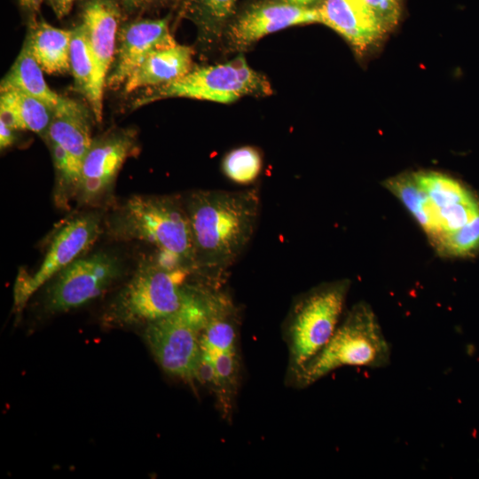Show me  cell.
<instances>
[{"label": "cell", "instance_id": "1", "mask_svg": "<svg viewBox=\"0 0 479 479\" xmlns=\"http://www.w3.org/2000/svg\"><path fill=\"white\" fill-rule=\"evenodd\" d=\"M197 267L230 264L251 240L260 210L256 190H198L185 200Z\"/></svg>", "mask_w": 479, "mask_h": 479}, {"label": "cell", "instance_id": "2", "mask_svg": "<svg viewBox=\"0 0 479 479\" xmlns=\"http://www.w3.org/2000/svg\"><path fill=\"white\" fill-rule=\"evenodd\" d=\"M111 232L121 240L146 242L156 259L171 267H197L191 223L185 201L174 196L133 195L112 219Z\"/></svg>", "mask_w": 479, "mask_h": 479}, {"label": "cell", "instance_id": "3", "mask_svg": "<svg viewBox=\"0 0 479 479\" xmlns=\"http://www.w3.org/2000/svg\"><path fill=\"white\" fill-rule=\"evenodd\" d=\"M391 348L378 318L367 302L353 305L340 322L328 343L295 376L308 387L345 365L372 369L387 367Z\"/></svg>", "mask_w": 479, "mask_h": 479}, {"label": "cell", "instance_id": "4", "mask_svg": "<svg viewBox=\"0 0 479 479\" xmlns=\"http://www.w3.org/2000/svg\"><path fill=\"white\" fill-rule=\"evenodd\" d=\"M189 272L157 259L142 264L111 302L106 319L119 326H146L177 312L193 290L185 287Z\"/></svg>", "mask_w": 479, "mask_h": 479}, {"label": "cell", "instance_id": "5", "mask_svg": "<svg viewBox=\"0 0 479 479\" xmlns=\"http://www.w3.org/2000/svg\"><path fill=\"white\" fill-rule=\"evenodd\" d=\"M208 318V293L193 289L177 312L145 326V341L166 373L188 381L196 380L200 335Z\"/></svg>", "mask_w": 479, "mask_h": 479}, {"label": "cell", "instance_id": "6", "mask_svg": "<svg viewBox=\"0 0 479 479\" xmlns=\"http://www.w3.org/2000/svg\"><path fill=\"white\" fill-rule=\"evenodd\" d=\"M272 90L267 78L254 70L242 56L222 64L192 69L183 77L142 95L136 107L167 98H187L232 103L245 96H268Z\"/></svg>", "mask_w": 479, "mask_h": 479}, {"label": "cell", "instance_id": "7", "mask_svg": "<svg viewBox=\"0 0 479 479\" xmlns=\"http://www.w3.org/2000/svg\"><path fill=\"white\" fill-rule=\"evenodd\" d=\"M349 279L324 283L295 304L289 326L291 370L296 375L328 343L341 322Z\"/></svg>", "mask_w": 479, "mask_h": 479}, {"label": "cell", "instance_id": "8", "mask_svg": "<svg viewBox=\"0 0 479 479\" xmlns=\"http://www.w3.org/2000/svg\"><path fill=\"white\" fill-rule=\"evenodd\" d=\"M100 232L101 216L98 212L81 214L66 222L54 234L37 269L19 272L13 289L16 313L22 311L42 286L89 250Z\"/></svg>", "mask_w": 479, "mask_h": 479}, {"label": "cell", "instance_id": "9", "mask_svg": "<svg viewBox=\"0 0 479 479\" xmlns=\"http://www.w3.org/2000/svg\"><path fill=\"white\" fill-rule=\"evenodd\" d=\"M121 272V261L110 253L75 259L53 278L45 297L46 310L60 313L89 302L102 294Z\"/></svg>", "mask_w": 479, "mask_h": 479}, {"label": "cell", "instance_id": "10", "mask_svg": "<svg viewBox=\"0 0 479 479\" xmlns=\"http://www.w3.org/2000/svg\"><path fill=\"white\" fill-rule=\"evenodd\" d=\"M121 11L114 0H89L82 12L92 59V78L87 98L97 122L103 116V96L109 70L114 63Z\"/></svg>", "mask_w": 479, "mask_h": 479}, {"label": "cell", "instance_id": "11", "mask_svg": "<svg viewBox=\"0 0 479 479\" xmlns=\"http://www.w3.org/2000/svg\"><path fill=\"white\" fill-rule=\"evenodd\" d=\"M135 148L136 134L131 130L111 131L93 139L82 161L77 202L90 205L102 200Z\"/></svg>", "mask_w": 479, "mask_h": 479}, {"label": "cell", "instance_id": "12", "mask_svg": "<svg viewBox=\"0 0 479 479\" xmlns=\"http://www.w3.org/2000/svg\"><path fill=\"white\" fill-rule=\"evenodd\" d=\"M319 21L317 6H302L283 1L252 5L227 29L232 46L244 49L265 35L281 29Z\"/></svg>", "mask_w": 479, "mask_h": 479}, {"label": "cell", "instance_id": "13", "mask_svg": "<svg viewBox=\"0 0 479 479\" xmlns=\"http://www.w3.org/2000/svg\"><path fill=\"white\" fill-rule=\"evenodd\" d=\"M167 19L139 20L123 25L118 32V46L106 85L116 89L152 52L176 44Z\"/></svg>", "mask_w": 479, "mask_h": 479}, {"label": "cell", "instance_id": "14", "mask_svg": "<svg viewBox=\"0 0 479 479\" xmlns=\"http://www.w3.org/2000/svg\"><path fill=\"white\" fill-rule=\"evenodd\" d=\"M317 10L319 23L337 32L358 52L368 51L388 33L365 0H322Z\"/></svg>", "mask_w": 479, "mask_h": 479}, {"label": "cell", "instance_id": "15", "mask_svg": "<svg viewBox=\"0 0 479 479\" xmlns=\"http://www.w3.org/2000/svg\"><path fill=\"white\" fill-rule=\"evenodd\" d=\"M193 51L191 47L176 43L148 55L124 82V90L170 83L192 70Z\"/></svg>", "mask_w": 479, "mask_h": 479}, {"label": "cell", "instance_id": "16", "mask_svg": "<svg viewBox=\"0 0 479 479\" xmlns=\"http://www.w3.org/2000/svg\"><path fill=\"white\" fill-rule=\"evenodd\" d=\"M43 71L31 55L26 43L1 82L0 89L21 90L44 103L52 113L72 110L79 102L54 91L46 82Z\"/></svg>", "mask_w": 479, "mask_h": 479}, {"label": "cell", "instance_id": "17", "mask_svg": "<svg viewBox=\"0 0 479 479\" xmlns=\"http://www.w3.org/2000/svg\"><path fill=\"white\" fill-rule=\"evenodd\" d=\"M43 138L48 146L59 149L73 163L82 168L93 140L88 109L81 104L72 110L54 113Z\"/></svg>", "mask_w": 479, "mask_h": 479}, {"label": "cell", "instance_id": "18", "mask_svg": "<svg viewBox=\"0 0 479 479\" xmlns=\"http://www.w3.org/2000/svg\"><path fill=\"white\" fill-rule=\"evenodd\" d=\"M72 29L55 27L44 20H31L24 43L47 74L70 72Z\"/></svg>", "mask_w": 479, "mask_h": 479}, {"label": "cell", "instance_id": "19", "mask_svg": "<svg viewBox=\"0 0 479 479\" xmlns=\"http://www.w3.org/2000/svg\"><path fill=\"white\" fill-rule=\"evenodd\" d=\"M53 113L39 99L15 89H2L0 121L15 130H27L43 137Z\"/></svg>", "mask_w": 479, "mask_h": 479}, {"label": "cell", "instance_id": "20", "mask_svg": "<svg viewBox=\"0 0 479 479\" xmlns=\"http://www.w3.org/2000/svg\"><path fill=\"white\" fill-rule=\"evenodd\" d=\"M417 221L432 240L441 233L437 210L415 178L414 173H404L383 183Z\"/></svg>", "mask_w": 479, "mask_h": 479}, {"label": "cell", "instance_id": "21", "mask_svg": "<svg viewBox=\"0 0 479 479\" xmlns=\"http://www.w3.org/2000/svg\"><path fill=\"white\" fill-rule=\"evenodd\" d=\"M236 0H185L183 12L197 27L201 42L218 39L230 20Z\"/></svg>", "mask_w": 479, "mask_h": 479}, {"label": "cell", "instance_id": "22", "mask_svg": "<svg viewBox=\"0 0 479 479\" xmlns=\"http://www.w3.org/2000/svg\"><path fill=\"white\" fill-rule=\"evenodd\" d=\"M414 176L436 210L476 198L463 184L445 174L420 171Z\"/></svg>", "mask_w": 479, "mask_h": 479}, {"label": "cell", "instance_id": "23", "mask_svg": "<svg viewBox=\"0 0 479 479\" xmlns=\"http://www.w3.org/2000/svg\"><path fill=\"white\" fill-rule=\"evenodd\" d=\"M69 61L75 90L87 99L93 66L86 30L82 22L72 29Z\"/></svg>", "mask_w": 479, "mask_h": 479}, {"label": "cell", "instance_id": "24", "mask_svg": "<svg viewBox=\"0 0 479 479\" xmlns=\"http://www.w3.org/2000/svg\"><path fill=\"white\" fill-rule=\"evenodd\" d=\"M440 255L467 257L479 253V213L457 231L443 233L431 240Z\"/></svg>", "mask_w": 479, "mask_h": 479}, {"label": "cell", "instance_id": "25", "mask_svg": "<svg viewBox=\"0 0 479 479\" xmlns=\"http://www.w3.org/2000/svg\"><path fill=\"white\" fill-rule=\"evenodd\" d=\"M262 156L253 146H241L229 152L224 158L222 169L232 182L247 185L254 182L262 169Z\"/></svg>", "mask_w": 479, "mask_h": 479}, {"label": "cell", "instance_id": "26", "mask_svg": "<svg viewBox=\"0 0 479 479\" xmlns=\"http://www.w3.org/2000/svg\"><path fill=\"white\" fill-rule=\"evenodd\" d=\"M478 213L479 200L477 198L439 208L437 217L441 230L440 235L459 230Z\"/></svg>", "mask_w": 479, "mask_h": 479}, {"label": "cell", "instance_id": "27", "mask_svg": "<svg viewBox=\"0 0 479 479\" xmlns=\"http://www.w3.org/2000/svg\"><path fill=\"white\" fill-rule=\"evenodd\" d=\"M387 32L398 23L402 12V0H365Z\"/></svg>", "mask_w": 479, "mask_h": 479}, {"label": "cell", "instance_id": "28", "mask_svg": "<svg viewBox=\"0 0 479 479\" xmlns=\"http://www.w3.org/2000/svg\"><path fill=\"white\" fill-rule=\"evenodd\" d=\"M52 8L54 13L59 19H62L71 10L73 4L76 0H47ZM130 5H137L144 2L143 0H122Z\"/></svg>", "mask_w": 479, "mask_h": 479}, {"label": "cell", "instance_id": "29", "mask_svg": "<svg viewBox=\"0 0 479 479\" xmlns=\"http://www.w3.org/2000/svg\"><path fill=\"white\" fill-rule=\"evenodd\" d=\"M15 131V130L0 121V146L2 150L10 147L14 144L16 141Z\"/></svg>", "mask_w": 479, "mask_h": 479}, {"label": "cell", "instance_id": "30", "mask_svg": "<svg viewBox=\"0 0 479 479\" xmlns=\"http://www.w3.org/2000/svg\"><path fill=\"white\" fill-rule=\"evenodd\" d=\"M43 0H19L20 4L27 10L36 11Z\"/></svg>", "mask_w": 479, "mask_h": 479}, {"label": "cell", "instance_id": "31", "mask_svg": "<svg viewBox=\"0 0 479 479\" xmlns=\"http://www.w3.org/2000/svg\"><path fill=\"white\" fill-rule=\"evenodd\" d=\"M279 1H283L286 3L293 4L302 5V6H310L312 4L318 1L321 2L322 0H279Z\"/></svg>", "mask_w": 479, "mask_h": 479}, {"label": "cell", "instance_id": "32", "mask_svg": "<svg viewBox=\"0 0 479 479\" xmlns=\"http://www.w3.org/2000/svg\"><path fill=\"white\" fill-rule=\"evenodd\" d=\"M143 1L149 2V3H161L166 0H143Z\"/></svg>", "mask_w": 479, "mask_h": 479}]
</instances>
